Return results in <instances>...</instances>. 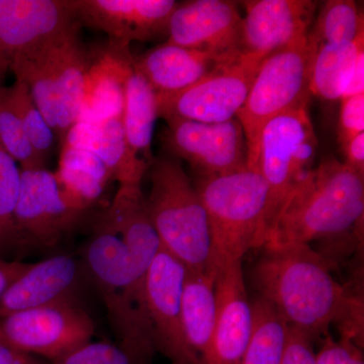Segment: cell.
I'll return each instance as SVG.
<instances>
[{
	"instance_id": "cell-1",
	"label": "cell",
	"mask_w": 364,
	"mask_h": 364,
	"mask_svg": "<svg viewBox=\"0 0 364 364\" xmlns=\"http://www.w3.org/2000/svg\"><path fill=\"white\" fill-rule=\"evenodd\" d=\"M261 249L253 269L254 284L291 329L315 342L335 324L341 336L360 345L363 299L335 280L324 256L308 244Z\"/></svg>"
},
{
	"instance_id": "cell-2",
	"label": "cell",
	"mask_w": 364,
	"mask_h": 364,
	"mask_svg": "<svg viewBox=\"0 0 364 364\" xmlns=\"http://www.w3.org/2000/svg\"><path fill=\"white\" fill-rule=\"evenodd\" d=\"M363 214L364 174L326 158L289 196L263 247L359 236Z\"/></svg>"
},
{
	"instance_id": "cell-3",
	"label": "cell",
	"mask_w": 364,
	"mask_h": 364,
	"mask_svg": "<svg viewBox=\"0 0 364 364\" xmlns=\"http://www.w3.org/2000/svg\"><path fill=\"white\" fill-rule=\"evenodd\" d=\"M85 264L104 301L117 345L136 364L149 363L156 350L145 308L148 269L123 238L102 222L86 246Z\"/></svg>"
},
{
	"instance_id": "cell-4",
	"label": "cell",
	"mask_w": 364,
	"mask_h": 364,
	"mask_svg": "<svg viewBox=\"0 0 364 364\" xmlns=\"http://www.w3.org/2000/svg\"><path fill=\"white\" fill-rule=\"evenodd\" d=\"M195 184L207 213L212 260L218 269L262 248L269 236V189L256 169L198 176Z\"/></svg>"
},
{
	"instance_id": "cell-5",
	"label": "cell",
	"mask_w": 364,
	"mask_h": 364,
	"mask_svg": "<svg viewBox=\"0 0 364 364\" xmlns=\"http://www.w3.org/2000/svg\"><path fill=\"white\" fill-rule=\"evenodd\" d=\"M74 21L16 57L9 72L28 87L54 135L63 143L77 122L90 56Z\"/></svg>"
},
{
	"instance_id": "cell-6",
	"label": "cell",
	"mask_w": 364,
	"mask_h": 364,
	"mask_svg": "<svg viewBox=\"0 0 364 364\" xmlns=\"http://www.w3.org/2000/svg\"><path fill=\"white\" fill-rule=\"evenodd\" d=\"M149 170L151 189L146 203L162 247L188 269L212 267L207 213L181 161L157 157Z\"/></svg>"
},
{
	"instance_id": "cell-7",
	"label": "cell",
	"mask_w": 364,
	"mask_h": 364,
	"mask_svg": "<svg viewBox=\"0 0 364 364\" xmlns=\"http://www.w3.org/2000/svg\"><path fill=\"white\" fill-rule=\"evenodd\" d=\"M317 144L309 107L273 117L261 131L248 167L269 189L270 231L289 196L315 169Z\"/></svg>"
},
{
	"instance_id": "cell-8",
	"label": "cell",
	"mask_w": 364,
	"mask_h": 364,
	"mask_svg": "<svg viewBox=\"0 0 364 364\" xmlns=\"http://www.w3.org/2000/svg\"><path fill=\"white\" fill-rule=\"evenodd\" d=\"M315 53L306 37L263 60L245 104L237 114L247 140L249 157L255 150L261 131L273 117L310 105Z\"/></svg>"
},
{
	"instance_id": "cell-9",
	"label": "cell",
	"mask_w": 364,
	"mask_h": 364,
	"mask_svg": "<svg viewBox=\"0 0 364 364\" xmlns=\"http://www.w3.org/2000/svg\"><path fill=\"white\" fill-rule=\"evenodd\" d=\"M95 324L77 303H59L0 318V343L54 361L91 341Z\"/></svg>"
},
{
	"instance_id": "cell-10",
	"label": "cell",
	"mask_w": 364,
	"mask_h": 364,
	"mask_svg": "<svg viewBox=\"0 0 364 364\" xmlns=\"http://www.w3.org/2000/svg\"><path fill=\"white\" fill-rule=\"evenodd\" d=\"M262 57L242 54L196 85L174 95H156L158 117L223 123L237 117L245 104Z\"/></svg>"
},
{
	"instance_id": "cell-11",
	"label": "cell",
	"mask_w": 364,
	"mask_h": 364,
	"mask_svg": "<svg viewBox=\"0 0 364 364\" xmlns=\"http://www.w3.org/2000/svg\"><path fill=\"white\" fill-rule=\"evenodd\" d=\"M162 143L171 157L186 160L198 176H222L248 167L249 149L237 117L202 123L169 117Z\"/></svg>"
},
{
	"instance_id": "cell-12",
	"label": "cell",
	"mask_w": 364,
	"mask_h": 364,
	"mask_svg": "<svg viewBox=\"0 0 364 364\" xmlns=\"http://www.w3.org/2000/svg\"><path fill=\"white\" fill-rule=\"evenodd\" d=\"M186 267L164 248L145 279V308L155 350L171 363L200 364L189 350L182 326V291Z\"/></svg>"
},
{
	"instance_id": "cell-13",
	"label": "cell",
	"mask_w": 364,
	"mask_h": 364,
	"mask_svg": "<svg viewBox=\"0 0 364 364\" xmlns=\"http://www.w3.org/2000/svg\"><path fill=\"white\" fill-rule=\"evenodd\" d=\"M85 210L72 202L53 172L21 169V184L14 210L23 243L52 246L75 226Z\"/></svg>"
},
{
	"instance_id": "cell-14",
	"label": "cell",
	"mask_w": 364,
	"mask_h": 364,
	"mask_svg": "<svg viewBox=\"0 0 364 364\" xmlns=\"http://www.w3.org/2000/svg\"><path fill=\"white\" fill-rule=\"evenodd\" d=\"M173 0H66L72 18L109 36L112 44L129 47L168 33Z\"/></svg>"
},
{
	"instance_id": "cell-15",
	"label": "cell",
	"mask_w": 364,
	"mask_h": 364,
	"mask_svg": "<svg viewBox=\"0 0 364 364\" xmlns=\"http://www.w3.org/2000/svg\"><path fill=\"white\" fill-rule=\"evenodd\" d=\"M242 18L237 4L225 0H195L177 4L167 43L220 58L235 60L241 48Z\"/></svg>"
},
{
	"instance_id": "cell-16",
	"label": "cell",
	"mask_w": 364,
	"mask_h": 364,
	"mask_svg": "<svg viewBox=\"0 0 364 364\" xmlns=\"http://www.w3.org/2000/svg\"><path fill=\"white\" fill-rule=\"evenodd\" d=\"M241 48L246 55L267 58L308 37L318 4L311 0H251L242 2Z\"/></svg>"
},
{
	"instance_id": "cell-17",
	"label": "cell",
	"mask_w": 364,
	"mask_h": 364,
	"mask_svg": "<svg viewBox=\"0 0 364 364\" xmlns=\"http://www.w3.org/2000/svg\"><path fill=\"white\" fill-rule=\"evenodd\" d=\"M217 321L207 364H241L252 331V308L242 260L218 268Z\"/></svg>"
},
{
	"instance_id": "cell-18",
	"label": "cell",
	"mask_w": 364,
	"mask_h": 364,
	"mask_svg": "<svg viewBox=\"0 0 364 364\" xmlns=\"http://www.w3.org/2000/svg\"><path fill=\"white\" fill-rule=\"evenodd\" d=\"M73 21L66 0H0V85L16 57Z\"/></svg>"
},
{
	"instance_id": "cell-19",
	"label": "cell",
	"mask_w": 364,
	"mask_h": 364,
	"mask_svg": "<svg viewBox=\"0 0 364 364\" xmlns=\"http://www.w3.org/2000/svg\"><path fill=\"white\" fill-rule=\"evenodd\" d=\"M80 265L69 255H56L28 265L0 298V318L59 303H77Z\"/></svg>"
},
{
	"instance_id": "cell-20",
	"label": "cell",
	"mask_w": 364,
	"mask_h": 364,
	"mask_svg": "<svg viewBox=\"0 0 364 364\" xmlns=\"http://www.w3.org/2000/svg\"><path fill=\"white\" fill-rule=\"evenodd\" d=\"M133 64L129 47L112 43L90 57L77 122L100 123L123 117L127 79Z\"/></svg>"
},
{
	"instance_id": "cell-21",
	"label": "cell",
	"mask_w": 364,
	"mask_h": 364,
	"mask_svg": "<svg viewBox=\"0 0 364 364\" xmlns=\"http://www.w3.org/2000/svg\"><path fill=\"white\" fill-rule=\"evenodd\" d=\"M235 60L166 42L134 58V68L149 82L156 95H174Z\"/></svg>"
},
{
	"instance_id": "cell-22",
	"label": "cell",
	"mask_w": 364,
	"mask_h": 364,
	"mask_svg": "<svg viewBox=\"0 0 364 364\" xmlns=\"http://www.w3.org/2000/svg\"><path fill=\"white\" fill-rule=\"evenodd\" d=\"M90 151L105 163L112 181L121 184H142L150 164L132 151L122 117L100 123L76 122L67 132L62 146Z\"/></svg>"
},
{
	"instance_id": "cell-23",
	"label": "cell",
	"mask_w": 364,
	"mask_h": 364,
	"mask_svg": "<svg viewBox=\"0 0 364 364\" xmlns=\"http://www.w3.org/2000/svg\"><path fill=\"white\" fill-rule=\"evenodd\" d=\"M217 270L186 268L182 291V326L189 350L200 364H207L217 321Z\"/></svg>"
},
{
	"instance_id": "cell-24",
	"label": "cell",
	"mask_w": 364,
	"mask_h": 364,
	"mask_svg": "<svg viewBox=\"0 0 364 364\" xmlns=\"http://www.w3.org/2000/svg\"><path fill=\"white\" fill-rule=\"evenodd\" d=\"M158 117L156 92L133 64L127 79L122 121L132 151L150 165L155 159L152 141Z\"/></svg>"
},
{
	"instance_id": "cell-25",
	"label": "cell",
	"mask_w": 364,
	"mask_h": 364,
	"mask_svg": "<svg viewBox=\"0 0 364 364\" xmlns=\"http://www.w3.org/2000/svg\"><path fill=\"white\" fill-rule=\"evenodd\" d=\"M55 176L72 202L85 212L97 202L112 181L109 170L97 155L66 145L62 146L58 171Z\"/></svg>"
},
{
	"instance_id": "cell-26",
	"label": "cell",
	"mask_w": 364,
	"mask_h": 364,
	"mask_svg": "<svg viewBox=\"0 0 364 364\" xmlns=\"http://www.w3.org/2000/svg\"><path fill=\"white\" fill-rule=\"evenodd\" d=\"M364 53V35L348 44L324 45L316 50L311 68V95L341 100L356 61Z\"/></svg>"
},
{
	"instance_id": "cell-27",
	"label": "cell",
	"mask_w": 364,
	"mask_h": 364,
	"mask_svg": "<svg viewBox=\"0 0 364 364\" xmlns=\"http://www.w3.org/2000/svg\"><path fill=\"white\" fill-rule=\"evenodd\" d=\"M252 331L241 364H282L289 327L275 306L257 294L251 301Z\"/></svg>"
},
{
	"instance_id": "cell-28",
	"label": "cell",
	"mask_w": 364,
	"mask_h": 364,
	"mask_svg": "<svg viewBox=\"0 0 364 364\" xmlns=\"http://www.w3.org/2000/svg\"><path fill=\"white\" fill-rule=\"evenodd\" d=\"M363 14L351 0L326 1L318 11L308 40L317 50L324 45L348 44L364 35Z\"/></svg>"
},
{
	"instance_id": "cell-29",
	"label": "cell",
	"mask_w": 364,
	"mask_h": 364,
	"mask_svg": "<svg viewBox=\"0 0 364 364\" xmlns=\"http://www.w3.org/2000/svg\"><path fill=\"white\" fill-rule=\"evenodd\" d=\"M21 184V167L0 144V257L23 245L14 219Z\"/></svg>"
},
{
	"instance_id": "cell-30",
	"label": "cell",
	"mask_w": 364,
	"mask_h": 364,
	"mask_svg": "<svg viewBox=\"0 0 364 364\" xmlns=\"http://www.w3.org/2000/svg\"><path fill=\"white\" fill-rule=\"evenodd\" d=\"M0 144L20 164L21 169L42 168L45 162L33 150L23 130L21 117L7 91L0 85Z\"/></svg>"
},
{
	"instance_id": "cell-31",
	"label": "cell",
	"mask_w": 364,
	"mask_h": 364,
	"mask_svg": "<svg viewBox=\"0 0 364 364\" xmlns=\"http://www.w3.org/2000/svg\"><path fill=\"white\" fill-rule=\"evenodd\" d=\"M7 91L21 117L28 142L36 154L45 162L54 145V132L23 83L16 80L13 85L7 86Z\"/></svg>"
},
{
	"instance_id": "cell-32",
	"label": "cell",
	"mask_w": 364,
	"mask_h": 364,
	"mask_svg": "<svg viewBox=\"0 0 364 364\" xmlns=\"http://www.w3.org/2000/svg\"><path fill=\"white\" fill-rule=\"evenodd\" d=\"M53 364H136L130 355L109 342H88L74 349Z\"/></svg>"
},
{
	"instance_id": "cell-33",
	"label": "cell",
	"mask_w": 364,
	"mask_h": 364,
	"mask_svg": "<svg viewBox=\"0 0 364 364\" xmlns=\"http://www.w3.org/2000/svg\"><path fill=\"white\" fill-rule=\"evenodd\" d=\"M349 337L334 339L327 333L316 353V364H364L363 348Z\"/></svg>"
},
{
	"instance_id": "cell-34",
	"label": "cell",
	"mask_w": 364,
	"mask_h": 364,
	"mask_svg": "<svg viewBox=\"0 0 364 364\" xmlns=\"http://www.w3.org/2000/svg\"><path fill=\"white\" fill-rule=\"evenodd\" d=\"M340 100L338 141L344 147L354 136L364 133V93Z\"/></svg>"
},
{
	"instance_id": "cell-35",
	"label": "cell",
	"mask_w": 364,
	"mask_h": 364,
	"mask_svg": "<svg viewBox=\"0 0 364 364\" xmlns=\"http://www.w3.org/2000/svg\"><path fill=\"white\" fill-rule=\"evenodd\" d=\"M282 364H316L313 340L303 333L289 328Z\"/></svg>"
},
{
	"instance_id": "cell-36",
	"label": "cell",
	"mask_w": 364,
	"mask_h": 364,
	"mask_svg": "<svg viewBox=\"0 0 364 364\" xmlns=\"http://www.w3.org/2000/svg\"><path fill=\"white\" fill-rule=\"evenodd\" d=\"M342 149L344 151V164L364 174V133L354 136Z\"/></svg>"
},
{
	"instance_id": "cell-37",
	"label": "cell",
	"mask_w": 364,
	"mask_h": 364,
	"mask_svg": "<svg viewBox=\"0 0 364 364\" xmlns=\"http://www.w3.org/2000/svg\"><path fill=\"white\" fill-rule=\"evenodd\" d=\"M30 263H23L21 261L6 260L0 257V298L11 286L14 280L18 279L25 272Z\"/></svg>"
},
{
	"instance_id": "cell-38",
	"label": "cell",
	"mask_w": 364,
	"mask_h": 364,
	"mask_svg": "<svg viewBox=\"0 0 364 364\" xmlns=\"http://www.w3.org/2000/svg\"><path fill=\"white\" fill-rule=\"evenodd\" d=\"M364 93V53L359 56L341 100Z\"/></svg>"
},
{
	"instance_id": "cell-39",
	"label": "cell",
	"mask_w": 364,
	"mask_h": 364,
	"mask_svg": "<svg viewBox=\"0 0 364 364\" xmlns=\"http://www.w3.org/2000/svg\"><path fill=\"white\" fill-rule=\"evenodd\" d=\"M0 364H43L33 356L21 353L0 343Z\"/></svg>"
},
{
	"instance_id": "cell-40",
	"label": "cell",
	"mask_w": 364,
	"mask_h": 364,
	"mask_svg": "<svg viewBox=\"0 0 364 364\" xmlns=\"http://www.w3.org/2000/svg\"><path fill=\"white\" fill-rule=\"evenodd\" d=\"M171 364H183V363H171Z\"/></svg>"
}]
</instances>
